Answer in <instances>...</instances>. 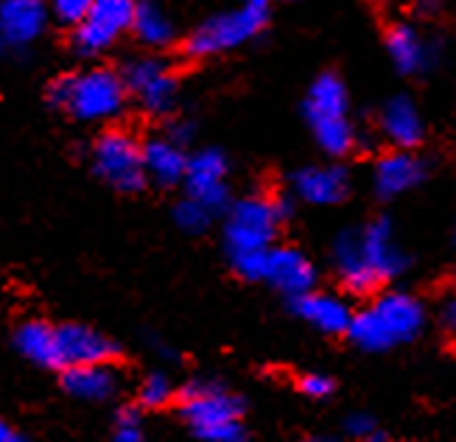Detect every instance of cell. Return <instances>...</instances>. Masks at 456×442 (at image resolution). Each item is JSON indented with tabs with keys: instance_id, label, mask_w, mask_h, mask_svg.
<instances>
[{
	"instance_id": "cell-28",
	"label": "cell",
	"mask_w": 456,
	"mask_h": 442,
	"mask_svg": "<svg viewBox=\"0 0 456 442\" xmlns=\"http://www.w3.org/2000/svg\"><path fill=\"white\" fill-rule=\"evenodd\" d=\"M93 4H95V0H51V9H53V14L59 20H62V23L78 26Z\"/></svg>"
},
{
	"instance_id": "cell-33",
	"label": "cell",
	"mask_w": 456,
	"mask_h": 442,
	"mask_svg": "<svg viewBox=\"0 0 456 442\" xmlns=\"http://www.w3.org/2000/svg\"><path fill=\"white\" fill-rule=\"evenodd\" d=\"M0 442H28V439L20 434L12 423H6V420L0 417Z\"/></svg>"
},
{
	"instance_id": "cell-30",
	"label": "cell",
	"mask_w": 456,
	"mask_h": 442,
	"mask_svg": "<svg viewBox=\"0 0 456 442\" xmlns=\"http://www.w3.org/2000/svg\"><path fill=\"white\" fill-rule=\"evenodd\" d=\"M300 389L308 397H328L333 392V378H328L322 372H308L300 378Z\"/></svg>"
},
{
	"instance_id": "cell-10",
	"label": "cell",
	"mask_w": 456,
	"mask_h": 442,
	"mask_svg": "<svg viewBox=\"0 0 456 442\" xmlns=\"http://www.w3.org/2000/svg\"><path fill=\"white\" fill-rule=\"evenodd\" d=\"M48 9L43 0H0V48L23 51L45 31Z\"/></svg>"
},
{
	"instance_id": "cell-12",
	"label": "cell",
	"mask_w": 456,
	"mask_h": 442,
	"mask_svg": "<svg viewBox=\"0 0 456 442\" xmlns=\"http://www.w3.org/2000/svg\"><path fill=\"white\" fill-rule=\"evenodd\" d=\"M359 238H362V252L367 258V264L372 266L375 274L381 277V283L384 280L398 277L409 266L406 252L398 247V241H395L389 218L370 221L367 227L359 230Z\"/></svg>"
},
{
	"instance_id": "cell-21",
	"label": "cell",
	"mask_w": 456,
	"mask_h": 442,
	"mask_svg": "<svg viewBox=\"0 0 456 442\" xmlns=\"http://www.w3.org/2000/svg\"><path fill=\"white\" fill-rule=\"evenodd\" d=\"M143 168H146V179H154L157 185H176L185 179L188 157L183 146H176L168 137L149 140L143 146Z\"/></svg>"
},
{
	"instance_id": "cell-34",
	"label": "cell",
	"mask_w": 456,
	"mask_h": 442,
	"mask_svg": "<svg viewBox=\"0 0 456 442\" xmlns=\"http://www.w3.org/2000/svg\"><path fill=\"white\" fill-rule=\"evenodd\" d=\"M364 442H387V434H384L381 429H375V431H372V434H370Z\"/></svg>"
},
{
	"instance_id": "cell-25",
	"label": "cell",
	"mask_w": 456,
	"mask_h": 442,
	"mask_svg": "<svg viewBox=\"0 0 456 442\" xmlns=\"http://www.w3.org/2000/svg\"><path fill=\"white\" fill-rule=\"evenodd\" d=\"M174 218H176V225H180L185 233H193L196 235V233H205L210 227L213 213L205 205L196 202V199L185 196L183 202L174 208Z\"/></svg>"
},
{
	"instance_id": "cell-11",
	"label": "cell",
	"mask_w": 456,
	"mask_h": 442,
	"mask_svg": "<svg viewBox=\"0 0 456 442\" xmlns=\"http://www.w3.org/2000/svg\"><path fill=\"white\" fill-rule=\"evenodd\" d=\"M264 280L277 291L294 297H303L314 289V264L300 252L291 247H272L266 252V266H264Z\"/></svg>"
},
{
	"instance_id": "cell-15",
	"label": "cell",
	"mask_w": 456,
	"mask_h": 442,
	"mask_svg": "<svg viewBox=\"0 0 456 442\" xmlns=\"http://www.w3.org/2000/svg\"><path fill=\"white\" fill-rule=\"evenodd\" d=\"M426 179V163L406 149H395L384 154L379 163H375L372 183L381 199H395L411 188H418Z\"/></svg>"
},
{
	"instance_id": "cell-6",
	"label": "cell",
	"mask_w": 456,
	"mask_h": 442,
	"mask_svg": "<svg viewBox=\"0 0 456 442\" xmlns=\"http://www.w3.org/2000/svg\"><path fill=\"white\" fill-rule=\"evenodd\" d=\"M264 26H266V9H257V6L247 4L244 9L224 12V14H216V17L205 20V23L188 37L185 51L191 56L227 53L238 45L249 43V39H255L264 31Z\"/></svg>"
},
{
	"instance_id": "cell-20",
	"label": "cell",
	"mask_w": 456,
	"mask_h": 442,
	"mask_svg": "<svg viewBox=\"0 0 456 442\" xmlns=\"http://www.w3.org/2000/svg\"><path fill=\"white\" fill-rule=\"evenodd\" d=\"M14 345L34 364L45 370H62V350H59V331L48 323H26L14 333Z\"/></svg>"
},
{
	"instance_id": "cell-17",
	"label": "cell",
	"mask_w": 456,
	"mask_h": 442,
	"mask_svg": "<svg viewBox=\"0 0 456 442\" xmlns=\"http://www.w3.org/2000/svg\"><path fill=\"white\" fill-rule=\"evenodd\" d=\"M379 124H381V135L395 149L411 151L423 140V118H420V110L414 107V102L409 95L389 98L381 110Z\"/></svg>"
},
{
	"instance_id": "cell-8",
	"label": "cell",
	"mask_w": 456,
	"mask_h": 442,
	"mask_svg": "<svg viewBox=\"0 0 456 442\" xmlns=\"http://www.w3.org/2000/svg\"><path fill=\"white\" fill-rule=\"evenodd\" d=\"M134 0H95L73 31V48L82 56L107 51L118 37L132 29Z\"/></svg>"
},
{
	"instance_id": "cell-32",
	"label": "cell",
	"mask_w": 456,
	"mask_h": 442,
	"mask_svg": "<svg viewBox=\"0 0 456 442\" xmlns=\"http://www.w3.org/2000/svg\"><path fill=\"white\" fill-rule=\"evenodd\" d=\"M440 319H443V325H445V331L456 333V294H453V297H448V299H445V303H443Z\"/></svg>"
},
{
	"instance_id": "cell-18",
	"label": "cell",
	"mask_w": 456,
	"mask_h": 442,
	"mask_svg": "<svg viewBox=\"0 0 456 442\" xmlns=\"http://www.w3.org/2000/svg\"><path fill=\"white\" fill-rule=\"evenodd\" d=\"M291 308L294 314L305 319L308 325L320 328L322 333H347L350 331V308L342 303L339 297L333 294H303V297H294L291 299Z\"/></svg>"
},
{
	"instance_id": "cell-5",
	"label": "cell",
	"mask_w": 456,
	"mask_h": 442,
	"mask_svg": "<svg viewBox=\"0 0 456 442\" xmlns=\"http://www.w3.org/2000/svg\"><path fill=\"white\" fill-rule=\"evenodd\" d=\"M277 225H281V218L274 213L272 199L247 196L235 202L224 221V244L230 258L272 250Z\"/></svg>"
},
{
	"instance_id": "cell-13",
	"label": "cell",
	"mask_w": 456,
	"mask_h": 442,
	"mask_svg": "<svg viewBox=\"0 0 456 442\" xmlns=\"http://www.w3.org/2000/svg\"><path fill=\"white\" fill-rule=\"evenodd\" d=\"M59 350H62V370L82 364H107L118 353V345L102 331L87 325H56Z\"/></svg>"
},
{
	"instance_id": "cell-19",
	"label": "cell",
	"mask_w": 456,
	"mask_h": 442,
	"mask_svg": "<svg viewBox=\"0 0 456 442\" xmlns=\"http://www.w3.org/2000/svg\"><path fill=\"white\" fill-rule=\"evenodd\" d=\"M387 51L395 68L406 76L426 73L434 62V45L411 26H395L387 34Z\"/></svg>"
},
{
	"instance_id": "cell-4",
	"label": "cell",
	"mask_w": 456,
	"mask_h": 442,
	"mask_svg": "<svg viewBox=\"0 0 456 442\" xmlns=\"http://www.w3.org/2000/svg\"><path fill=\"white\" fill-rule=\"evenodd\" d=\"M305 118L320 149L330 157H345L355 146L347 87L336 73H322L308 90Z\"/></svg>"
},
{
	"instance_id": "cell-26",
	"label": "cell",
	"mask_w": 456,
	"mask_h": 442,
	"mask_svg": "<svg viewBox=\"0 0 456 442\" xmlns=\"http://www.w3.org/2000/svg\"><path fill=\"white\" fill-rule=\"evenodd\" d=\"M174 395V387H171V381L168 375L163 372H151L143 378V384H141V404L149 406V409H160L166 406L168 400Z\"/></svg>"
},
{
	"instance_id": "cell-16",
	"label": "cell",
	"mask_w": 456,
	"mask_h": 442,
	"mask_svg": "<svg viewBox=\"0 0 456 442\" xmlns=\"http://www.w3.org/2000/svg\"><path fill=\"white\" fill-rule=\"evenodd\" d=\"M291 183L308 205H339L350 191V176L342 166H308L297 171Z\"/></svg>"
},
{
	"instance_id": "cell-22",
	"label": "cell",
	"mask_w": 456,
	"mask_h": 442,
	"mask_svg": "<svg viewBox=\"0 0 456 442\" xmlns=\"http://www.w3.org/2000/svg\"><path fill=\"white\" fill-rule=\"evenodd\" d=\"M62 384L78 400H107L115 392V375L107 364L65 367Z\"/></svg>"
},
{
	"instance_id": "cell-14",
	"label": "cell",
	"mask_w": 456,
	"mask_h": 442,
	"mask_svg": "<svg viewBox=\"0 0 456 442\" xmlns=\"http://www.w3.org/2000/svg\"><path fill=\"white\" fill-rule=\"evenodd\" d=\"M333 264L336 272H339L342 283L347 291L353 294H372L381 286V277L372 272V266L367 264V258L362 252V238L359 230H345L333 244Z\"/></svg>"
},
{
	"instance_id": "cell-1",
	"label": "cell",
	"mask_w": 456,
	"mask_h": 442,
	"mask_svg": "<svg viewBox=\"0 0 456 442\" xmlns=\"http://www.w3.org/2000/svg\"><path fill=\"white\" fill-rule=\"evenodd\" d=\"M426 325V311L420 299L403 291H387L372 308L350 319V339L362 350L381 353L401 341H411Z\"/></svg>"
},
{
	"instance_id": "cell-3",
	"label": "cell",
	"mask_w": 456,
	"mask_h": 442,
	"mask_svg": "<svg viewBox=\"0 0 456 442\" xmlns=\"http://www.w3.org/2000/svg\"><path fill=\"white\" fill-rule=\"evenodd\" d=\"M126 85L121 73L95 68L78 76H59L48 87V102L78 120H107L124 110Z\"/></svg>"
},
{
	"instance_id": "cell-27",
	"label": "cell",
	"mask_w": 456,
	"mask_h": 442,
	"mask_svg": "<svg viewBox=\"0 0 456 442\" xmlns=\"http://www.w3.org/2000/svg\"><path fill=\"white\" fill-rule=\"evenodd\" d=\"M112 442H143V420L137 409H121L115 417Z\"/></svg>"
},
{
	"instance_id": "cell-23",
	"label": "cell",
	"mask_w": 456,
	"mask_h": 442,
	"mask_svg": "<svg viewBox=\"0 0 456 442\" xmlns=\"http://www.w3.org/2000/svg\"><path fill=\"white\" fill-rule=\"evenodd\" d=\"M132 31L137 34L143 45L160 48L174 39V23L168 12L157 4V0H137L134 17H132Z\"/></svg>"
},
{
	"instance_id": "cell-29",
	"label": "cell",
	"mask_w": 456,
	"mask_h": 442,
	"mask_svg": "<svg viewBox=\"0 0 456 442\" xmlns=\"http://www.w3.org/2000/svg\"><path fill=\"white\" fill-rule=\"evenodd\" d=\"M375 429V420L370 417V414H364V412H353V414H347V420H345V431H347V437H353V439H367Z\"/></svg>"
},
{
	"instance_id": "cell-9",
	"label": "cell",
	"mask_w": 456,
	"mask_h": 442,
	"mask_svg": "<svg viewBox=\"0 0 456 442\" xmlns=\"http://www.w3.org/2000/svg\"><path fill=\"white\" fill-rule=\"evenodd\" d=\"M227 157L219 149H205L188 157L185 171V191L191 199L205 205L213 216L227 210L230 191H227Z\"/></svg>"
},
{
	"instance_id": "cell-31",
	"label": "cell",
	"mask_w": 456,
	"mask_h": 442,
	"mask_svg": "<svg viewBox=\"0 0 456 442\" xmlns=\"http://www.w3.org/2000/svg\"><path fill=\"white\" fill-rule=\"evenodd\" d=\"M191 135H193V127H191V124H185V120H176V124H171V129H168V140H174L176 146L188 143Z\"/></svg>"
},
{
	"instance_id": "cell-7",
	"label": "cell",
	"mask_w": 456,
	"mask_h": 442,
	"mask_svg": "<svg viewBox=\"0 0 456 442\" xmlns=\"http://www.w3.org/2000/svg\"><path fill=\"white\" fill-rule=\"evenodd\" d=\"M95 174L124 193H137L146 185L143 146L126 132H104L93 146Z\"/></svg>"
},
{
	"instance_id": "cell-35",
	"label": "cell",
	"mask_w": 456,
	"mask_h": 442,
	"mask_svg": "<svg viewBox=\"0 0 456 442\" xmlns=\"http://www.w3.org/2000/svg\"><path fill=\"white\" fill-rule=\"evenodd\" d=\"M303 442H342V439H336V437H308Z\"/></svg>"
},
{
	"instance_id": "cell-37",
	"label": "cell",
	"mask_w": 456,
	"mask_h": 442,
	"mask_svg": "<svg viewBox=\"0 0 456 442\" xmlns=\"http://www.w3.org/2000/svg\"><path fill=\"white\" fill-rule=\"evenodd\" d=\"M453 244H456V230H453Z\"/></svg>"
},
{
	"instance_id": "cell-24",
	"label": "cell",
	"mask_w": 456,
	"mask_h": 442,
	"mask_svg": "<svg viewBox=\"0 0 456 442\" xmlns=\"http://www.w3.org/2000/svg\"><path fill=\"white\" fill-rule=\"evenodd\" d=\"M176 93H180L176 76L171 73V68H166L163 73H157L151 82H146L134 95L141 98L143 110H149L151 115H166L176 104Z\"/></svg>"
},
{
	"instance_id": "cell-2",
	"label": "cell",
	"mask_w": 456,
	"mask_h": 442,
	"mask_svg": "<svg viewBox=\"0 0 456 442\" xmlns=\"http://www.w3.org/2000/svg\"><path fill=\"white\" fill-rule=\"evenodd\" d=\"M180 412L205 442H244V400L216 381H193L180 392Z\"/></svg>"
},
{
	"instance_id": "cell-36",
	"label": "cell",
	"mask_w": 456,
	"mask_h": 442,
	"mask_svg": "<svg viewBox=\"0 0 456 442\" xmlns=\"http://www.w3.org/2000/svg\"><path fill=\"white\" fill-rule=\"evenodd\" d=\"M249 4H252V6H257V9H266V6L272 4V0H249Z\"/></svg>"
}]
</instances>
